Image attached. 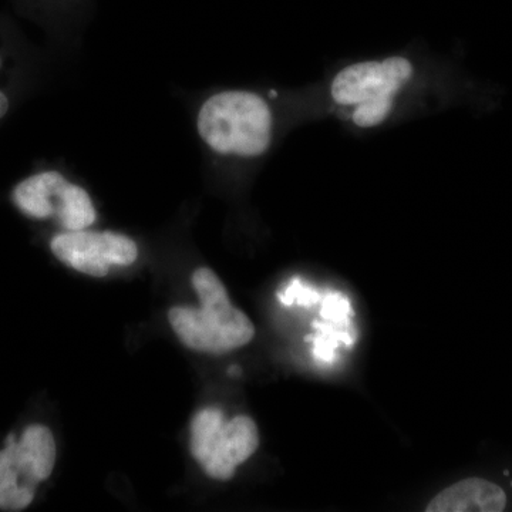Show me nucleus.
I'll use <instances>...</instances> for the list:
<instances>
[{
    "label": "nucleus",
    "mask_w": 512,
    "mask_h": 512,
    "mask_svg": "<svg viewBox=\"0 0 512 512\" xmlns=\"http://www.w3.org/2000/svg\"><path fill=\"white\" fill-rule=\"evenodd\" d=\"M274 111L261 94L224 90L211 94L197 114L202 143L221 157L255 160L274 141Z\"/></svg>",
    "instance_id": "obj_1"
},
{
    "label": "nucleus",
    "mask_w": 512,
    "mask_h": 512,
    "mask_svg": "<svg viewBox=\"0 0 512 512\" xmlns=\"http://www.w3.org/2000/svg\"><path fill=\"white\" fill-rule=\"evenodd\" d=\"M192 285L200 296V308L175 306L168 313L174 332L187 348L224 355L254 339V325L232 305L227 289L212 269L198 268Z\"/></svg>",
    "instance_id": "obj_2"
},
{
    "label": "nucleus",
    "mask_w": 512,
    "mask_h": 512,
    "mask_svg": "<svg viewBox=\"0 0 512 512\" xmlns=\"http://www.w3.org/2000/svg\"><path fill=\"white\" fill-rule=\"evenodd\" d=\"M413 74V63L403 56L352 63L333 77L330 99L340 107L352 109L350 117L356 127H379L393 113L397 94Z\"/></svg>",
    "instance_id": "obj_3"
},
{
    "label": "nucleus",
    "mask_w": 512,
    "mask_h": 512,
    "mask_svg": "<svg viewBox=\"0 0 512 512\" xmlns=\"http://www.w3.org/2000/svg\"><path fill=\"white\" fill-rule=\"evenodd\" d=\"M258 446V427L247 416L225 420L221 410L204 409L192 420V456L214 480H231Z\"/></svg>",
    "instance_id": "obj_4"
},
{
    "label": "nucleus",
    "mask_w": 512,
    "mask_h": 512,
    "mask_svg": "<svg viewBox=\"0 0 512 512\" xmlns=\"http://www.w3.org/2000/svg\"><path fill=\"white\" fill-rule=\"evenodd\" d=\"M56 463V443L45 426H30L19 440L10 436L0 451V510L22 511L32 504L37 485Z\"/></svg>",
    "instance_id": "obj_5"
},
{
    "label": "nucleus",
    "mask_w": 512,
    "mask_h": 512,
    "mask_svg": "<svg viewBox=\"0 0 512 512\" xmlns=\"http://www.w3.org/2000/svg\"><path fill=\"white\" fill-rule=\"evenodd\" d=\"M12 197L23 214L35 220L56 218L64 231H83L97 220L89 192L57 171L26 178L16 185Z\"/></svg>",
    "instance_id": "obj_6"
},
{
    "label": "nucleus",
    "mask_w": 512,
    "mask_h": 512,
    "mask_svg": "<svg viewBox=\"0 0 512 512\" xmlns=\"http://www.w3.org/2000/svg\"><path fill=\"white\" fill-rule=\"evenodd\" d=\"M50 248L64 265L94 278H103L113 266L133 265L138 256L133 239L111 231H66L52 239Z\"/></svg>",
    "instance_id": "obj_7"
},
{
    "label": "nucleus",
    "mask_w": 512,
    "mask_h": 512,
    "mask_svg": "<svg viewBox=\"0 0 512 512\" xmlns=\"http://www.w3.org/2000/svg\"><path fill=\"white\" fill-rule=\"evenodd\" d=\"M507 505L503 488L483 478L450 485L427 505V512H501Z\"/></svg>",
    "instance_id": "obj_8"
},
{
    "label": "nucleus",
    "mask_w": 512,
    "mask_h": 512,
    "mask_svg": "<svg viewBox=\"0 0 512 512\" xmlns=\"http://www.w3.org/2000/svg\"><path fill=\"white\" fill-rule=\"evenodd\" d=\"M0 64H2V60H0ZM9 110V99L8 96H6L5 93L0 90V120L3 119V117L6 116V113H8Z\"/></svg>",
    "instance_id": "obj_9"
}]
</instances>
